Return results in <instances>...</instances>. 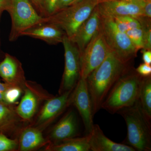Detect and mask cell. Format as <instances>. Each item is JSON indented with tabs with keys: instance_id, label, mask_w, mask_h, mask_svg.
<instances>
[{
	"instance_id": "6da1fadb",
	"label": "cell",
	"mask_w": 151,
	"mask_h": 151,
	"mask_svg": "<svg viewBox=\"0 0 151 151\" xmlns=\"http://www.w3.org/2000/svg\"><path fill=\"white\" fill-rule=\"evenodd\" d=\"M130 67L110 52L103 62L86 78L94 116L117 80Z\"/></svg>"
},
{
	"instance_id": "7a4b0ae2",
	"label": "cell",
	"mask_w": 151,
	"mask_h": 151,
	"mask_svg": "<svg viewBox=\"0 0 151 151\" xmlns=\"http://www.w3.org/2000/svg\"><path fill=\"white\" fill-rule=\"evenodd\" d=\"M143 78L130 66L113 85L101 108L113 114L134 105L139 100Z\"/></svg>"
},
{
	"instance_id": "3957f363",
	"label": "cell",
	"mask_w": 151,
	"mask_h": 151,
	"mask_svg": "<svg viewBox=\"0 0 151 151\" xmlns=\"http://www.w3.org/2000/svg\"><path fill=\"white\" fill-rule=\"evenodd\" d=\"M124 118L127 128L125 145L135 151L151 150V122L143 113L139 100L131 107L118 112Z\"/></svg>"
},
{
	"instance_id": "277c9868",
	"label": "cell",
	"mask_w": 151,
	"mask_h": 151,
	"mask_svg": "<svg viewBox=\"0 0 151 151\" xmlns=\"http://www.w3.org/2000/svg\"><path fill=\"white\" fill-rule=\"evenodd\" d=\"M100 2V0H80L45 17V23L56 25L71 39Z\"/></svg>"
},
{
	"instance_id": "5b68a950",
	"label": "cell",
	"mask_w": 151,
	"mask_h": 151,
	"mask_svg": "<svg viewBox=\"0 0 151 151\" xmlns=\"http://www.w3.org/2000/svg\"><path fill=\"white\" fill-rule=\"evenodd\" d=\"M100 29L111 53L122 62L130 63L137 49L126 33L120 31L113 20L100 17Z\"/></svg>"
},
{
	"instance_id": "8992f818",
	"label": "cell",
	"mask_w": 151,
	"mask_h": 151,
	"mask_svg": "<svg viewBox=\"0 0 151 151\" xmlns=\"http://www.w3.org/2000/svg\"><path fill=\"white\" fill-rule=\"evenodd\" d=\"M8 12L12 19L10 41L17 40L25 31L45 23V17L38 14L29 0H12Z\"/></svg>"
},
{
	"instance_id": "52a82bcc",
	"label": "cell",
	"mask_w": 151,
	"mask_h": 151,
	"mask_svg": "<svg viewBox=\"0 0 151 151\" xmlns=\"http://www.w3.org/2000/svg\"><path fill=\"white\" fill-rule=\"evenodd\" d=\"M111 52L99 29L80 53V78L86 79Z\"/></svg>"
},
{
	"instance_id": "ba28073f",
	"label": "cell",
	"mask_w": 151,
	"mask_h": 151,
	"mask_svg": "<svg viewBox=\"0 0 151 151\" xmlns=\"http://www.w3.org/2000/svg\"><path fill=\"white\" fill-rule=\"evenodd\" d=\"M64 49L65 67L60 93L73 90L80 78V53L78 47L66 35L62 42Z\"/></svg>"
},
{
	"instance_id": "9c48e42d",
	"label": "cell",
	"mask_w": 151,
	"mask_h": 151,
	"mask_svg": "<svg viewBox=\"0 0 151 151\" xmlns=\"http://www.w3.org/2000/svg\"><path fill=\"white\" fill-rule=\"evenodd\" d=\"M147 1L144 0H113L100 2L97 5L100 17L113 18L129 16L137 18L142 16Z\"/></svg>"
},
{
	"instance_id": "30bf717a",
	"label": "cell",
	"mask_w": 151,
	"mask_h": 151,
	"mask_svg": "<svg viewBox=\"0 0 151 151\" xmlns=\"http://www.w3.org/2000/svg\"><path fill=\"white\" fill-rule=\"evenodd\" d=\"M71 92L69 103H73L81 116L85 127L86 135L93 129V110L86 79L80 78Z\"/></svg>"
},
{
	"instance_id": "8fae6325",
	"label": "cell",
	"mask_w": 151,
	"mask_h": 151,
	"mask_svg": "<svg viewBox=\"0 0 151 151\" xmlns=\"http://www.w3.org/2000/svg\"><path fill=\"white\" fill-rule=\"evenodd\" d=\"M0 76L5 83L12 86L24 89V86L26 85L21 63L8 53H6L4 60L0 63Z\"/></svg>"
},
{
	"instance_id": "7c38bea8",
	"label": "cell",
	"mask_w": 151,
	"mask_h": 151,
	"mask_svg": "<svg viewBox=\"0 0 151 151\" xmlns=\"http://www.w3.org/2000/svg\"><path fill=\"white\" fill-rule=\"evenodd\" d=\"M100 16L97 6L90 16L81 24L72 39H70L81 53L97 31L100 29Z\"/></svg>"
},
{
	"instance_id": "4fadbf2b",
	"label": "cell",
	"mask_w": 151,
	"mask_h": 151,
	"mask_svg": "<svg viewBox=\"0 0 151 151\" xmlns=\"http://www.w3.org/2000/svg\"><path fill=\"white\" fill-rule=\"evenodd\" d=\"M65 33L56 25L45 23L29 29L22 33L26 36L45 42L50 45L62 43Z\"/></svg>"
},
{
	"instance_id": "5bb4252c",
	"label": "cell",
	"mask_w": 151,
	"mask_h": 151,
	"mask_svg": "<svg viewBox=\"0 0 151 151\" xmlns=\"http://www.w3.org/2000/svg\"><path fill=\"white\" fill-rule=\"evenodd\" d=\"M89 135V145L92 151H136L125 144L113 142L105 136L99 125L94 124Z\"/></svg>"
},
{
	"instance_id": "9a60e30c",
	"label": "cell",
	"mask_w": 151,
	"mask_h": 151,
	"mask_svg": "<svg viewBox=\"0 0 151 151\" xmlns=\"http://www.w3.org/2000/svg\"><path fill=\"white\" fill-rule=\"evenodd\" d=\"M78 122L76 113L70 111L53 127L50 134L52 140L57 144L63 141L74 138L77 135Z\"/></svg>"
},
{
	"instance_id": "2e32d148",
	"label": "cell",
	"mask_w": 151,
	"mask_h": 151,
	"mask_svg": "<svg viewBox=\"0 0 151 151\" xmlns=\"http://www.w3.org/2000/svg\"><path fill=\"white\" fill-rule=\"evenodd\" d=\"M72 90L66 91L60 94L59 96L49 100L40 113L37 124L40 125L46 124L59 115L69 104V98Z\"/></svg>"
},
{
	"instance_id": "e0dca14e",
	"label": "cell",
	"mask_w": 151,
	"mask_h": 151,
	"mask_svg": "<svg viewBox=\"0 0 151 151\" xmlns=\"http://www.w3.org/2000/svg\"><path fill=\"white\" fill-rule=\"evenodd\" d=\"M46 143L40 130L34 128H27L21 134L18 148L21 151H32L45 145Z\"/></svg>"
},
{
	"instance_id": "ac0fdd59",
	"label": "cell",
	"mask_w": 151,
	"mask_h": 151,
	"mask_svg": "<svg viewBox=\"0 0 151 151\" xmlns=\"http://www.w3.org/2000/svg\"><path fill=\"white\" fill-rule=\"evenodd\" d=\"M24 94L17 107L19 117L25 121L32 118L37 110L38 99L36 95L29 88H25Z\"/></svg>"
},
{
	"instance_id": "d6986e66",
	"label": "cell",
	"mask_w": 151,
	"mask_h": 151,
	"mask_svg": "<svg viewBox=\"0 0 151 151\" xmlns=\"http://www.w3.org/2000/svg\"><path fill=\"white\" fill-rule=\"evenodd\" d=\"M89 138L88 134L82 137L70 138L50 145L46 150L51 151H90Z\"/></svg>"
},
{
	"instance_id": "ffe728a7",
	"label": "cell",
	"mask_w": 151,
	"mask_h": 151,
	"mask_svg": "<svg viewBox=\"0 0 151 151\" xmlns=\"http://www.w3.org/2000/svg\"><path fill=\"white\" fill-rule=\"evenodd\" d=\"M10 105L0 103V132L4 134L13 130L19 122V117Z\"/></svg>"
},
{
	"instance_id": "44dd1931",
	"label": "cell",
	"mask_w": 151,
	"mask_h": 151,
	"mask_svg": "<svg viewBox=\"0 0 151 151\" xmlns=\"http://www.w3.org/2000/svg\"><path fill=\"white\" fill-rule=\"evenodd\" d=\"M139 103L145 116L151 121V76L143 77L140 90Z\"/></svg>"
},
{
	"instance_id": "7402d4cb",
	"label": "cell",
	"mask_w": 151,
	"mask_h": 151,
	"mask_svg": "<svg viewBox=\"0 0 151 151\" xmlns=\"http://www.w3.org/2000/svg\"><path fill=\"white\" fill-rule=\"evenodd\" d=\"M112 19L117 28L120 31L126 33L134 28L141 27L142 26L137 19L129 16L114 17Z\"/></svg>"
},
{
	"instance_id": "603a6c76",
	"label": "cell",
	"mask_w": 151,
	"mask_h": 151,
	"mask_svg": "<svg viewBox=\"0 0 151 151\" xmlns=\"http://www.w3.org/2000/svg\"><path fill=\"white\" fill-rule=\"evenodd\" d=\"M126 33L138 50L143 48L144 30L142 27L129 30Z\"/></svg>"
},
{
	"instance_id": "cb8c5ba5",
	"label": "cell",
	"mask_w": 151,
	"mask_h": 151,
	"mask_svg": "<svg viewBox=\"0 0 151 151\" xmlns=\"http://www.w3.org/2000/svg\"><path fill=\"white\" fill-rule=\"evenodd\" d=\"M22 89L19 86H11L4 92V98L7 105H11L16 102L20 97Z\"/></svg>"
},
{
	"instance_id": "d4e9b609",
	"label": "cell",
	"mask_w": 151,
	"mask_h": 151,
	"mask_svg": "<svg viewBox=\"0 0 151 151\" xmlns=\"http://www.w3.org/2000/svg\"><path fill=\"white\" fill-rule=\"evenodd\" d=\"M19 143L17 140L12 139L0 132V151H13L18 148Z\"/></svg>"
},
{
	"instance_id": "484cf974",
	"label": "cell",
	"mask_w": 151,
	"mask_h": 151,
	"mask_svg": "<svg viewBox=\"0 0 151 151\" xmlns=\"http://www.w3.org/2000/svg\"><path fill=\"white\" fill-rule=\"evenodd\" d=\"M58 0H42L44 17L51 15L56 12L57 4Z\"/></svg>"
},
{
	"instance_id": "4316f807",
	"label": "cell",
	"mask_w": 151,
	"mask_h": 151,
	"mask_svg": "<svg viewBox=\"0 0 151 151\" xmlns=\"http://www.w3.org/2000/svg\"><path fill=\"white\" fill-rule=\"evenodd\" d=\"M135 70L139 75L143 77H147L151 76V65L144 63L139 65Z\"/></svg>"
},
{
	"instance_id": "83f0119b",
	"label": "cell",
	"mask_w": 151,
	"mask_h": 151,
	"mask_svg": "<svg viewBox=\"0 0 151 151\" xmlns=\"http://www.w3.org/2000/svg\"><path fill=\"white\" fill-rule=\"evenodd\" d=\"M151 19V1H147L143 9L142 16Z\"/></svg>"
},
{
	"instance_id": "f1b7e54d",
	"label": "cell",
	"mask_w": 151,
	"mask_h": 151,
	"mask_svg": "<svg viewBox=\"0 0 151 151\" xmlns=\"http://www.w3.org/2000/svg\"><path fill=\"white\" fill-rule=\"evenodd\" d=\"M142 59L144 63L149 65L151 64V50L143 49Z\"/></svg>"
},
{
	"instance_id": "f546056e",
	"label": "cell",
	"mask_w": 151,
	"mask_h": 151,
	"mask_svg": "<svg viewBox=\"0 0 151 151\" xmlns=\"http://www.w3.org/2000/svg\"><path fill=\"white\" fill-rule=\"evenodd\" d=\"M11 3L12 0H0V12L4 10L8 11Z\"/></svg>"
},
{
	"instance_id": "4dcf8cb0",
	"label": "cell",
	"mask_w": 151,
	"mask_h": 151,
	"mask_svg": "<svg viewBox=\"0 0 151 151\" xmlns=\"http://www.w3.org/2000/svg\"><path fill=\"white\" fill-rule=\"evenodd\" d=\"M72 0H58L56 6V12L70 5Z\"/></svg>"
},
{
	"instance_id": "1f68e13d",
	"label": "cell",
	"mask_w": 151,
	"mask_h": 151,
	"mask_svg": "<svg viewBox=\"0 0 151 151\" xmlns=\"http://www.w3.org/2000/svg\"><path fill=\"white\" fill-rule=\"evenodd\" d=\"M32 1L33 3L35 4L36 6L38 9L39 10L41 13V14L42 15V16L45 17L42 5V0H32Z\"/></svg>"
},
{
	"instance_id": "d6a6232c",
	"label": "cell",
	"mask_w": 151,
	"mask_h": 151,
	"mask_svg": "<svg viewBox=\"0 0 151 151\" xmlns=\"http://www.w3.org/2000/svg\"><path fill=\"white\" fill-rule=\"evenodd\" d=\"M11 86L12 85H10L7 83H2L0 82V92L4 93L5 92L6 90Z\"/></svg>"
},
{
	"instance_id": "836d02e7",
	"label": "cell",
	"mask_w": 151,
	"mask_h": 151,
	"mask_svg": "<svg viewBox=\"0 0 151 151\" xmlns=\"http://www.w3.org/2000/svg\"><path fill=\"white\" fill-rule=\"evenodd\" d=\"M80 1V0H72L69 5H70L73 4H76V3L78 2L79 1Z\"/></svg>"
},
{
	"instance_id": "e575fe53",
	"label": "cell",
	"mask_w": 151,
	"mask_h": 151,
	"mask_svg": "<svg viewBox=\"0 0 151 151\" xmlns=\"http://www.w3.org/2000/svg\"><path fill=\"white\" fill-rule=\"evenodd\" d=\"M113 1V0H100V2L104 1Z\"/></svg>"
},
{
	"instance_id": "d590c367",
	"label": "cell",
	"mask_w": 151,
	"mask_h": 151,
	"mask_svg": "<svg viewBox=\"0 0 151 151\" xmlns=\"http://www.w3.org/2000/svg\"><path fill=\"white\" fill-rule=\"evenodd\" d=\"M144 1H151V0H144Z\"/></svg>"
},
{
	"instance_id": "8d00e7d4",
	"label": "cell",
	"mask_w": 151,
	"mask_h": 151,
	"mask_svg": "<svg viewBox=\"0 0 151 151\" xmlns=\"http://www.w3.org/2000/svg\"><path fill=\"white\" fill-rule=\"evenodd\" d=\"M1 12H0V17H1Z\"/></svg>"
}]
</instances>
